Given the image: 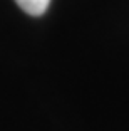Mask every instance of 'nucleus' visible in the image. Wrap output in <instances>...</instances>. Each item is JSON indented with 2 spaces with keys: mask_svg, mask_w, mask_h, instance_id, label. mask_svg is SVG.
I'll return each instance as SVG.
<instances>
[{
  "mask_svg": "<svg viewBox=\"0 0 129 131\" xmlns=\"http://www.w3.org/2000/svg\"><path fill=\"white\" fill-rule=\"evenodd\" d=\"M15 2L24 12L30 15H42L50 4V0H15Z\"/></svg>",
  "mask_w": 129,
  "mask_h": 131,
  "instance_id": "obj_1",
  "label": "nucleus"
}]
</instances>
